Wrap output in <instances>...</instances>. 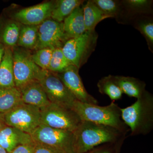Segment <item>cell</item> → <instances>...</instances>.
Segmentation results:
<instances>
[{"label":"cell","mask_w":153,"mask_h":153,"mask_svg":"<svg viewBox=\"0 0 153 153\" xmlns=\"http://www.w3.org/2000/svg\"><path fill=\"white\" fill-rule=\"evenodd\" d=\"M84 1L81 0H58L54 1L51 19L58 22L63 21L79 6Z\"/></svg>","instance_id":"ffe728a7"},{"label":"cell","mask_w":153,"mask_h":153,"mask_svg":"<svg viewBox=\"0 0 153 153\" xmlns=\"http://www.w3.org/2000/svg\"><path fill=\"white\" fill-rule=\"evenodd\" d=\"M152 2V1L148 0H127L122 2L127 10L133 14H142L147 12Z\"/></svg>","instance_id":"83f0119b"},{"label":"cell","mask_w":153,"mask_h":153,"mask_svg":"<svg viewBox=\"0 0 153 153\" xmlns=\"http://www.w3.org/2000/svg\"><path fill=\"white\" fill-rule=\"evenodd\" d=\"M22 103L24 102L18 88H0V114H4Z\"/></svg>","instance_id":"d6986e66"},{"label":"cell","mask_w":153,"mask_h":153,"mask_svg":"<svg viewBox=\"0 0 153 153\" xmlns=\"http://www.w3.org/2000/svg\"><path fill=\"white\" fill-rule=\"evenodd\" d=\"M13 49L5 47L0 65V88L15 87Z\"/></svg>","instance_id":"e0dca14e"},{"label":"cell","mask_w":153,"mask_h":153,"mask_svg":"<svg viewBox=\"0 0 153 153\" xmlns=\"http://www.w3.org/2000/svg\"><path fill=\"white\" fill-rule=\"evenodd\" d=\"M4 117L6 125L30 134L41 124L40 108L24 103L4 114Z\"/></svg>","instance_id":"ba28073f"},{"label":"cell","mask_w":153,"mask_h":153,"mask_svg":"<svg viewBox=\"0 0 153 153\" xmlns=\"http://www.w3.org/2000/svg\"><path fill=\"white\" fill-rule=\"evenodd\" d=\"M35 143L32 144L20 145L9 153H34Z\"/></svg>","instance_id":"f1b7e54d"},{"label":"cell","mask_w":153,"mask_h":153,"mask_svg":"<svg viewBox=\"0 0 153 153\" xmlns=\"http://www.w3.org/2000/svg\"><path fill=\"white\" fill-rule=\"evenodd\" d=\"M114 78L123 93L128 96L139 98L146 91L144 82L134 77L114 76Z\"/></svg>","instance_id":"ac0fdd59"},{"label":"cell","mask_w":153,"mask_h":153,"mask_svg":"<svg viewBox=\"0 0 153 153\" xmlns=\"http://www.w3.org/2000/svg\"><path fill=\"white\" fill-rule=\"evenodd\" d=\"M40 111L41 124L52 128L73 132L82 121L71 108L51 102Z\"/></svg>","instance_id":"52a82bcc"},{"label":"cell","mask_w":153,"mask_h":153,"mask_svg":"<svg viewBox=\"0 0 153 153\" xmlns=\"http://www.w3.org/2000/svg\"><path fill=\"white\" fill-rule=\"evenodd\" d=\"M134 27L143 36L147 43L149 49L153 52V22L152 19L142 18L137 20L134 24Z\"/></svg>","instance_id":"d4e9b609"},{"label":"cell","mask_w":153,"mask_h":153,"mask_svg":"<svg viewBox=\"0 0 153 153\" xmlns=\"http://www.w3.org/2000/svg\"><path fill=\"white\" fill-rule=\"evenodd\" d=\"M39 82L51 103L71 108L77 100L56 73L48 71Z\"/></svg>","instance_id":"9c48e42d"},{"label":"cell","mask_w":153,"mask_h":153,"mask_svg":"<svg viewBox=\"0 0 153 153\" xmlns=\"http://www.w3.org/2000/svg\"><path fill=\"white\" fill-rule=\"evenodd\" d=\"M71 109L82 121L108 126L120 132L124 131L125 124L121 119V108L114 102L107 106H100L76 100Z\"/></svg>","instance_id":"7a4b0ae2"},{"label":"cell","mask_w":153,"mask_h":153,"mask_svg":"<svg viewBox=\"0 0 153 153\" xmlns=\"http://www.w3.org/2000/svg\"><path fill=\"white\" fill-rule=\"evenodd\" d=\"M6 126L7 125L4 120V114H0V131Z\"/></svg>","instance_id":"1f68e13d"},{"label":"cell","mask_w":153,"mask_h":153,"mask_svg":"<svg viewBox=\"0 0 153 153\" xmlns=\"http://www.w3.org/2000/svg\"><path fill=\"white\" fill-rule=\"evenodd\" d=\"M79 70L76 66L70 65L64 71L56 74L76 100L83 103L97 105V100L85 89L79 75Z\"/></svg>","instance_id":"8fae6325"},{"label":"cell","mask_w":153,"mask_h":153,"mask_svg":"<svg viewBox=\"0 0 153 153\" xmlns=\"http://www.w3.org/2000/svg\"><path fill=\"white\" fill-rule=\"evenodd\" d=\"M34 153H57L51 148L39 143H35Z\"/></svg>","instance_id":"f546056e"},{"label":"cell","mask_w":153,"mask_h":153,"mask_svg":"<svg viewBox=\"0 0 153 153\" xmlns=\"http://www.w3.org/2000/svg\"><path fill=\"white\" fill-rule=\"evenodd\" d=\"M38 40V26L22 25L17 46L28 50H35Z\"/></svg>","instance_id":"7402d4cb"},{"label":"cell","mask_w":153,"mask_h":153,"mask_svg":"<svg viewBox=\"0 0 153 153\" xmlns=\"http://www.w3.org/2000/svg\"><path fill=\"white\" fill-rule=\"evenodd\" d=\"M24 103L41 108L50 103L39 81H33L18 88Z\"/></svg>","instance_id":"5bb4252c"},{"label":"cell","mask_w":153,"mask_h":153,"mask_svg":"<svg viewBox=\"0 0 153 153\" xmlns=\"http://www.w3.org/2000/svg\"><path fill=\"white\" fill-rule=\"evenodd\" d=\"M54 48L46 47L35 50L32 53V59L37 66L42 69L48 71L52 52Z\"/></svg>","instance_id":"4316f807"},{"label":"cell","mask_w":153,"mask_h":153,"mask_svg":"<svg viewBox=\"0 0 153 153\" xmlns=\"http://www.w3.org/2000/svg\"><path fill=\"white\" fill-rule=\"evenodd\" d=\"M34 143L31 135L16 128L7 126L0 131V147L8 153L20 145Z\"/></svg>","instance_id":"4fadbf2b"},{"label":"cell","mask_w":153,"mask_h":153,"mask_svg":"<svg viewBox=\"0 0 153 153\" xmlns=\"http://www.w3.org/2000/svg\"><path fill=\"white\" fill-rule=\"evenodd\" d=\"M82 7L86 31H94L99 23L110 18L100 10L91 0L87 1L85 4L82 5Z\"/></svg>","instance_id":"44dd1931"},{"label":"cell","mask_w":153,"mask_h":153,"mask_svg":"<svg viewBox=\"0 0 153 153\" xmlns=\"http://www.w3.org/2000/svg\"><path fill=\"white\" fill-rule=\"evenodd\" d=\"M116 153H118V152H117H117H116Z\"/></svg>","instance_id":"e575fe53"},{"label":"cell","mask_w":153,"mask_h":153,"mask_svg":"<svg viewBox=\"0 0 153 153\" xmlns=\"http://www.w3.org/2000/svg\"><path fill=\"white\" fill-rule=\"evenodd\" d=\"M54 1L45 2L39 4L21 9L11 17L22 25L38 26L51 18Z\"/></svg>","instance_id":"7c38bea8"},{"label":"cell","mask_w":153,"mask_h":153,"mask_svg":"<svg viewBox=\"0 0 153 153\" xmlns=\"http://www.w3.org/2000/svg\"><path fill=\"white\" fill-rule=\"evenodd\" d=\"M99 91L102 94L108 96L112 100L120 99L122 96V91L115 81L113 75L102 78L97 84Z\"/></svg>","instance_id":"603a6c76"},{"label":"cell","mask_w":153,"mask_h":153,"mask_svg":"<svg viewBox=\"0 0 153 153\" xmlns=\"http://www.w3.org/2000/svg\"><path fill=\"white\" fill-rule=\"evenodd\" d=\"M0 153H8L4 149H3V148L1 147H0Z\"/></svg>","instance_id":"836d02e7"},{"label":"cell","mask_w":153,"mask_h":153,"mask_svg":"<svg viewBox=\"0 0 153 153\" xmlns=\"http://www.w3.org/2000/svg\"><path fill=\"white\" fill-rule=\"evenodd\" d=\"M14 81L16 87L33 81H40L48 73L33 61L30 50L16 46L13 49Z\"/></svg>","instance_id":"277c9868"},{"label":"cell","mask_w":153,"mask_h":153,"mask_svg":"<svg viewBox=\"0 0 153 153\" xmlns=\"http://www.w3.org/2000/svg\"><path fill=\"white\" fill-rule=\"evenodd\" d=\"M22 24L10 17L0 16V44L13 49L17 46Z\"/></svg>","instance_id":"9a60e30c"},{"label":"cell","mask_w":153,"mask_h":153,"mask_svg":"<svg viewBox=\"0 0 153 153\" xmlns=\"http://www.w3.org/2000/svg\"><path fill=\"white\" fill-rule=\"evenodd\" d=\"M120 132L108 126L82 121L73 134L75 153H86L99 145L116 140Z\"/></svg>","instance_id":"6da1fadb"},{"label":"cell","mask_w":153,"mask_h":153,"mask_svg":"<svg viewBox=\"0 0 153 153\" xmlns=\"http://www.w3.org/2000/svg\"><path fill=\"white\" fill-rule=\"evenodd\" d=\"M121 118L131 129L132 134L147 133L153 122V98L145 91L144 94L130 106L121 108Z\"/></svg>","instance_id":"3957f363"},{"label":"cell","mask_w":153,"mask_h":153,"mask_svg":"<svg viewBox=\"0 0 153 153\" xmlns=\"http://www.w3.org/2000/svg\"><path fill=\"white\" fill-rule=\"evenodd\" d=\"M5 47L3 44H0V65L2 61L3 57L4 55Z\"/></svg>","instance_id":"4dcf8cb0"},{"label":"cell","mask_w":153,"mask_h":153,"mask_svg":"<svg viewBox=\"0 0 153 153\" xmlns=\"http://www.w3.org/2000/svg\"><path fill=\"white\" fill-rule=\"evenodd\" d=\"M82 5L75 9L63 22V30L68 40L78 37L86 31Z\"/></svg>","instance_id":"2e32d148"},{"label":"cell","mask_w":153,"mask_h":153,"mask_svg":"<svg viewBox=\"0 0 153 153\" xmlns=\"http://www.w3.org/2000/svg\"><path fill=\"white\" fill-rule=\"evenodd\" d=\"M70 65L71 64L63 54L62 47L53 49L48 71L55 73H60Z\"/></svg>","instance_id":"cb8c5ba5"},{"label":"cell","mask_w":153,"mask_h":153,"mask_svg":"<svg viewBox=\"0 0 153 153\" xmlns=\"http://www.w3.org/2000/svg\"><path fill=\"white\" fill-rule=\"evenodd\" d=\"M89 153H111L108 150H98L91 152Z\"/></svg>","instance_id":"d6a6232c"},{"label":"cell","mask_w":153,"mask_h":153,"mask_svg":"<svg viewBox=\"0 0 153 153\" xmlns=\"http://www.w3.org/2000/svg\"><path fill=\"white\" fill-rule=\"evenodd\" d=\"M97 38L95 30L86 31L82 35L66 41L62 47V51L71 65L79 69L94 51Z\"/></svg>","instance_id":"5b68a950"},{"label":"cell","mask_w":153,"mask_h":153,"mask_svg":"<svg viewBox=\"0 0 153 153\" xmlns=\"http://www.w3.org/2000/svg\"><path fill=\"white\" fill-rule=\"evenodd\" d=\"M68 40L63 22L49 18L38 26V43L35 50L46 47H62Z\"/></svg>","instance_id":"30bf717a"},{"label":"cell","mask_w":153,"mask_h":153,"mask_svg":"<svg viewBox=\"0 0 153 153\" xmlns=\"http://www.w3.org/2000/svg\"><path fill=\"white\" fill-rule=\"evenodd\" d=\"M30 135L34 142L47 146L57 153H75L72 132L41 124Z\"/></svg>","instance_id":"8992f818"},{"label":"cell","mask_w":153,"mask_h":153,"mask_svg":"<svg viewBox=\"0 0 153 153\" xmlns=\"http://www.w3.org/2000/svg\"><path fill=\"white\" fill-rule=\"evenodd\" d=\"M92 2L110 18L117 17L121 12V2L114 0H91Z\"/></svg>","instance_id":"484cf974"}]
</instances>
